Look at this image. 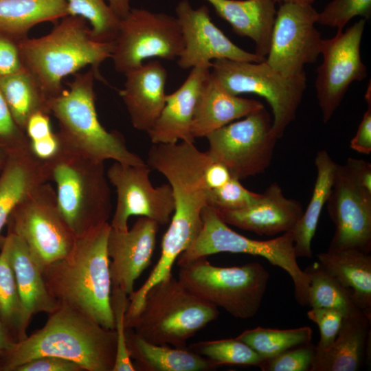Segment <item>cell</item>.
I'll list each match as a JSON object with an SVG mask.
<instances>
[{
  "mask_svg": "<svg viewBox=\"0 0 371 371\" xmlns=\"http://www.w3.org/2000/svg\"><path fill=\"white\" fill-rule=\"evenodd\" d=\"M7 154L0 149V171L2 169V167L4 164L5 160L6 159Z\"/></svg>",
  "mask_w": 371,
  "mask_h": 371,
  "instance_id": "db71d44e",
  "label": "cell"
},
{
  "mask_svg": "<svg viewBox=\"0 0 371 371\" xmlns=\"http://www.w3.org/2000/svg\"><path fill=\"white\" fill-rule=\"evenodd\" d=\"M110 229L106 223L76 237L67 255L42 272L48 292L60 306L80 312L106 329H114L107 251Z\"/></svg>",
  "mask_w": 371,
  "mask_h": 371,
  "instance_id": "6da1fadb",
  "label": "cell"
},
{
  "mask_svg": "<svg viewBox=\"0 0 371 371\" xmlns=\"http://www.w3.org/2000/svg\"><path fill=\"white\" fill-rule=\"evenodd\" d=\"M269 273L258 262L241 266L218 267L206 257L179 265L178 280L203 301L247 319L258 313Z\"/></svg>",
  "mask_w": 371,
  "mask_h": 371,
  "instance_id": "52a82bcc",
  "label": "cell"
},
{
  "mask_svg": "<svg viewBox=\"0 0 371 371\" xmlns=\"http://www.w3.org/2000/svg\"><path fill=\"white\" fill-rule=\"evenodd\" d=\"M344 166L355 182L371 194V164L363 159L350 157Z\"/></svg>",
  "mask_w": 371,
  "mask_h": 371,
  "instance_id": "bcb514c9",
  "label": "cell"
},
{
  "mask_svg": "<svg viewBox=\"0 0 371 371\" xmlns=\"http://www.w3.org/2000/svg\"><path fill=\"white\" fill-rule=\"evenodd\" d=\"M117 337L88 316L60 306L49 315L44 326L14 341L0 356V371H14L39 357L53 356L74 361L83 370L113 371Z\"/></svg>",
  "mask_w": 371,
  "mask_h": 371,
  "instance_id": "7a4b0ae2",
  "label": "cell"
},
{
  "mask_svg": "<svg viewBox=\"0 0 371 371\" xmlns=\"http://www.w3.org/2000/svg\"><path fill=\"white\" fill-rule=\"evenodd\" d=\"M218 315L217 307L198 297L172 274L147 291L141 310L126 328L150 343L184 348Z\"/></svg>",
  "mask_w": 371,
  "mask_h": 371,
  "instance_id": "8992f818",
  "label": "cell"
},
{
  "mask_svg": "<svg viewBox=\"0 0 371 371\" xmlns=\"http://www.w3.org/2000/svg\"><path fill=\"white\" fill-rule=\"evenodd\" d=\"M0 92L15 123L25 133L27 122L32 115L38 112L50 114L49 98L25 68L0 77Z\"/></svg>",
  "mask_w": 371,
  "mask_h": 371,
  "instance_id": "4dcf8cb0",
  "label": "cell"
},
{
  "mask_svg": "<svg viewBox=\"0 0 371 371\" xmlns=\"http://www.w3.org/2000/svg\"><path fill=\"white\" fill-rule=\"evenodd\" d=\"M188 347L210 359L217 366L221 365L259 366L263 360L251 348L236 337L201 341Z\"/></svg>",
  "mask_w": 371,
  "mask_h": 371,
  "instance_id": "e575fe53",
  "label": "cell"
},
{
  "mask_svg": "<svg viewBox=\"0 0 371 371\" xmlns=\"http://www.w3.org/2000/svg\"><path fill=\"white\" fill-rule=\"evenodd\" d=\"M312 334L309 326L283 330L257 327L243 331L236 338L247 344L264 360L311 341Z\"/></svg>",
  "mask_w": 371,
  "mask_h": 371,
  "instance_id": "836d02e7",
  "label": "cell"
},
{
  "mask_svg": "<svg viewBox=\"0 0 371 371\" xmlns=\"http://www.w3.org/2000/svg\"><path fill=\"white\" fill-rule=\"evenodd\" d=\"M106 0H65L69 15L85 19L91 26L93 36L101 42H113L120 19L113 13Z\"/></svg>",
  "mask_w": 371,
  "mask_h": 371,
  "instance_id": "d590c367",
  "label": "cell"
},
{
  "mask_svg": "<svg viewBox=\"0 0 371 371\" xmlns=\"http://www.w3.org/2000/svg\"><path fill=\"white\" fill-rule=\"evenodd\" d=\"M370 15L371 0H332L318 12L317 23L339 32L352 18L359 16L366 21Z\"/></svg>",
  "mask_w": 371,
  "mask_h": 371,
  "instance_id": "8d00e7d4",
  "label": "cell"
},
{
  "mask_svg": "<svg viewBox=\"0 0 371 371\" xmlns=\"http://www.w3.org/2000/svg\"><path fill=\"white\" fill-rule=\"evenodd\" d=\"M262 107L264 105L259 101L227 92L210 74L201 92L192 134L195 139L206 137L214 131Z\"/></svg>",
  "mask_w": 371,
  "mask_h": 371,
  "instance_id": "cb8c5ba5",
  "label": "cell"
},
{
  "mask_svg": "<svg viewBox=\"0 0 371 371\" xmlns=\"http://www.w3.org/2000/svg\"><path fill=\"white\" fill-rule=\"evenodd\" d=\"M366 21L361 19L344 32L324 39L323 60L317 69L315 89L325 124L340 105L350 84L367 77V68L360 54Z\"/></svg>",
  "mask_w": 371,
  "mask_h": 371,
  "instance_id": "5bb4252c",
  "label": "cell"
},
{
  "mask_svg": "<svg viewBox=\"0 0 371 371\" xmlns=\"http://www.w3.org/2000/svg\"><path fill=\"white\" fill-rule=\"evenodd\" d=\"M307 316L319 329L320 339L316 347L322 350L328 348L339 333L344 315L332 308H311Z\"/></svg>",
  "mask_w": 371,
  "mask_h": 371,
  "instance_id": "b9f144b4",
  "label": "cell"
},
{
  "mask_svg": "<svg viewBox=\"0 0 371 371\" xmlns=\"http://www.w3.org/2000/svg\"><path fill=\"white\" fill-rule=\"evenodd\" d=\"M128 303V297L126 293L117 287H112L111 304L117 337L116 357L113 371L136 370L126 342L124 319Z\"/></svg>",
  "mask_w": 371,
  "mask_h": 371,
  "instance_id": "74e56055",
  "label": "cell"
},
{
  "mask_svg": "<svg viewBox=\"0 0 371 371\" xmlns=\"http://www.w3.org/2000/svg\"><path fill=\"white\" fill-rule=\"evenodd\" d=\"M201 218V229L189 247L177 258L178 266L222 252L259 256L290 276L297 302L302 306L307 304L308 276L297 264L292 230L273 239L257 240L232 229L208 205L204 207Z\"/></svg>",
  "mask_w": 371,
  "mask_h": 371,
  "instance_id": "ba28073f",
  "label": "cell"
},
{
  "mask_svg": "<svg viewBox=\"0 0 371 371\" xmlns=\"http://www.w3.org/2000/svg\"><path fill=\"white\" fill-rule=\"evenodd\" d=\"M205 1L236 34L254 41L257 55L266 58L277 12L273 0Z\"/></svg>",
  "mask_w": 371,
  "mask_h": 371,
  "instance_id": "603a6c76",
  "label": "cell"
},
{
  "mask_svg": "<svg viewBox=\"0 0 371 371\" xmlns=\"http://www.w3.org/2000/svg\"><path fill=\"white\" fill-rule=\"evenodd\" d=\"M47 181L43 161L35 157L30 147L7 154L0 171V233L16 206Z\"/></svg>",
  "mask_w": 371,
  "mask_h": 371,
  "instance_id": "d4e9b609",
  "label": "cell"
},
{
  "mask_svg": "<svg viewBox=\"0 0 371 371\" xmlns=\"http://www.w3.org/2000/svg\"><path fill=\"white\" fill-rule=\"evenodd\" d=\"M260 195L247 190L232 177L221 187L208 190L207 205L216 210H240L254 204Z\"/></svg>",
  "mask_w": 371,
  "mask_h": 371,
  "instance_id": "f35d334b",
  "label": "cell"
},
{
  "mask_svg": "<svg viewBox=\"0 0 371 371\" xmlns=\"http://www.w3.org/2000/svg\"><path fill=\"white\" fill-rule=\"evenodd\" d=\"M371 317L360 311L344 316L339 333L327 349L316 347L310 371H357L366 356L370 342Z\"/></svg>",
  "mask_w": 371,
  "mask_h": 371,
  "instance_id": "7402d4cb",
  "label": "cell"
},
{
  "mask_svg": "<svg viewBox=\"0 0 371 371\" xmlns=\"http://www.w3.org/2000/svg\"><path fill=\"white\" fill-rule=\"evenodd\" d=\"M8 232L21 237L43 270L71 250L76 236L60 214L48 182L34 188L10 214Z\"/></svg>",
  "mask_w": 371,
  "mask_h": 371,
  "instance_id": "30bf717a",
  "label": "cell"
},
{
  "mask_svg": "<svg viewBox=\"0 0 371 371\" xmlns=\"http://www.w3.org/2000/svg\"><path fill=\"white\" fill-rule=\"evenodd\" d=\"M216 212L227 225L258 235L273 236L292 230L304 210L298 201L286 198L280 186L274 182L250 206Z\"/></svg>",
  "mask_w": 371,
  "mask_h": 371,
  "instance_id": "d6986e66",
  "label": "cell"
},
{
  "mask_svg": "<svg viewBox=\"0 0 371 371\" xmlns=\"http://www.w3.org/2000/svg\"><path fill=\"white\" fill-rule=\"evenodd\" d=\"M43 165L47 181L56 184L60 214L76 237L109 223L112 203L103 161L60 146Z\"/></svg>",
  "mask_w": 371,
  "mask_h": 371,
  "instance_id": "5b68a950",
  "label": "cell"
},
{
  "mask_svg": "<svg viewBox=\"0 0 371 371\" xmlns=\"http://www.w3.org/2000/svg\"><path fill=\"white\" fill-rule=\"evenodd\" d=\"M318 12L310 4L282 3L276 12L265 62L287 76L304 72L321 54L324 39L315 27Z\"/></svg>",
  "mask_w": 371,
  "mask_h": 371,
  "instance_id": "4fadbf2b",
  "label": "cell"
},
{
  "mask_svg": "<svg viewBox=\"0 0 371 371\" xmlns=\"http://www.w3.org/2000/svg\"><path fill=\"white\" fill-rule=\"evenodd\" d=\"M124 76V88L119 91V95L133 126L148 133L165 106L167 71L158 60H152Z\"/></svg>",
  "mask_w": 371,
  "mask_h": 371,
  "instance_id": "44dd1931",
  "label": "cell"
},
{
  "mask_svg": "<svg viewBox=\"0 0 371 371\" xmlns=\"http://www.w3.org/2000/svg\"><path fill=\"white\" fill-rule=\"evenodd\" d=\"M68 15L65 0H0V31L21 40L35 25Z\"/></svg>",
  "mask_w": 371,
  "mask_h": 371,
  "instance_id": "f546056e",
  "label": "cell"
},
{
  "mask_svg": "<svg viewBox=\"0 0 371 371\" xmlns=\"http://www.w3.org/2000/svg\"><path fill=\"white\" fill-rule=\"evenodd\" d=\"M159 225L140 216L130 229L119 231L111 227L107 241L112 287L128 295L134 290L135 280L150 265L153 255Z\"/></svg>",
  "mask_w": 371,
  "mask_h": 371,
  "instance_id": "ac0fdd59",
  "label": "cell"
},
{
  "mask_svg": "<svg viewBox=\"0 0 371 371\" xmlns=\"http://www.w3.org/2000/svg\"><path fill=\"white\" fill-rule=\"evenodd\" d=\"M315 351L316 346L310 341L264 359L258 367L262 371H310Z\"/></svg>",
  "mask_w": 371,
  "mask_h": 371,
  "instance_id": "ab89813d",
  "label": "cell"
},
{
  "mask_svg": "<svg viewBox=\"0 0 371 371\" xmlns=\"http://www.w3.org/2000/svg\"><path fill=\"white\" fill-rule=\"evenodd\" d=\"M94 70L76 73L57 96L49 99L50 114L57 120L56 133L60 146L88 158L104 161L112 159L124 164L142 166L146 163L127 147L117 131H107L99 121L95 107Z\"/></svg>",
  "mask_w": 371,
  "mask_h": 371,
  "instance_id": "277c9868",
  "label": "cell"
},
{
  "mask_svg": "<svg viewBox=\"0 0 371 371\" xmlns=\"http://www.w3.org/2000/svg\"><path fill=\"white\" fill-rule=\"evenodd\" d=\"M211 66L203 65L192 68L183 83L176 91L166 95L165 106L148 133L153 144L194 142L192 122Z\"/></svg>",
  "mask_w": 371,
  "mask_h": 371,
  "instance_id": "ffe728a7",
  "label": "cell"
},
{
  "mask_svg": "<svg viewBox=\"0 0 371 371\" xmlns=\"http://www.w3.org/2000/svg\"><path fill=\"white\" fill-rule=\"evenodd\" d=\"M113 43L111 58L115 71L124 75L147 59L178 58L183 49L176 16L144 8H131L120 20Z\"/></svg>",
  "mask_w": 371,
  "mask_h": 371,
  "instance_id": "8fae6325",
  "label": "cell"
},
{
  "mask_svg": "<svg viewBox=\"0 0 371 371\" xmlns=\"http://www.w3.org/2000/svg\"><path fill=\"white\" fill-rule=\"evenodd\" d=\"M52 133L49 114L43 112L32 115L25 126V133L30 141L44 138Z\"/></svg>",
  "mask_w": 371,
  "mask_h": 371,
  "instance_id": "7dc6e473",
  "label": "cell"
},
{
  "mask_svg": "<svg viewBox=\"0 0 371 371\" xmlns=\"http://www.w3.org/2000/svg\"><path fill=\"white\" fill-rule=\"evenodd\" d=\"M115 16L120 20L124 19L131 9L130 0H106Z\"/></svg>",
  "mask_w": 371,
  "mask_h": 371,
  "instance_id": "f907efd6",
  "label": "cell"
},
{
  "mask_svg": "<svg viewBox=\"0 0 371 371\" xmlns=\"http://www.w3.org/2000/svg\"><path fill=\"white\" fill-rule=\"evenodd\" d=\"M210 74L227 92L239 95L255 93L270 105L273 118L272 132L278 139L294 120L306 88V73L285 76L262 62L216 59Z\"/></svg>",
  "mask_w": 371,
  "mask_h": 371,
  "instance_id": "9c48e42d",
  "label": "cell"
},
{
  "mask_svg": "<svg viewBox=\"0 0 371 371\" xmlns=\"http://www.w3.org/2000/svg\"><path fill=\"white\" fill-rule=\"evenodd\" d=\"M29 147V138L15 123L0 92V149L8 154Z\"/></svg>",
  "mask_w": 371,
  "mask_h": 371,
  "instance_id": "60d3db41",
  "label": "cell"
},
{
  "mask_svg": "<svg viewBox=\"0 0 371 371\" xmlns=\"http://www.w3.org/2000/svg\"><path fill=\"white\" fill-rule=\"evenodd\" d=\"M232 175L227 167L217 161H211L204 171V179L208 190L218 188L225 184Z\"/></svg>",
  "mask_w": 371,
  "mask_h": 371,
  "instance_id": "681fc988",
  "label": "cell"
},
{
  "mask_svg": "<svg viewBox=\"0 0 371 371\" xmlns=\"http://www.w3.org/2000/svg\"><path fill=\"white\" fill-rule=\"evenodd\" d=\"M327 210L335 227L328 251H371V194L352 179L344 165L337 164Z\"/></svg>",
  "mask_w": 371,
  "mask_h": 371,
  "instance_id": "e0dca14e",
  "label": "cell"
},
{
  "mask_svg": "<svg viewBox=\"0 0 371 371\" xmlns=\"http://www.w3.org/2000/svg\"><path fill=\"white\" fill-rule=\"evenodd\" d=\"M304 271L308 276L307 304L311 308L335 309L344 316L361 311L355 304L351 292L318 261Z\"/></svg>",
  "mask_w": 371,
  "mask_h": 371,
  "instance_id": "d6a6232c",
  "label": "cell"
},
{
  "mask_svg": "<svg viewBox=\"0 0 371 371\" xmlns=\"http://www.w3.org/2000/svg\"><path fill=\"white\" fill-rule=\"evenodd\" d=\"M60 143L56 133L36 140H30V148L33 155L45 161L54 157L60 150Z\"/></svg>",
  "mask_w": 371,
  "mask_h": 371,
  "instance_id": "c3c4849f",
  "label": "cell"
},
{
  "mask_svg": "<svg viewBox=\"0 0 371 371\" xmlns=\"http://www.w3.org/2000/svg\"><path fill=\"white\" fill-rule=\"evenodd\" d=\"M181 27L183 49L177 58L183 69L198 65H212L216 59L259 63L265 58L235 45L212 22L205 5L194 8L188 0L180 1L175 8Z\"/></svg>",
  "mask_w": 371,
  "mask_h": 371,
  "instance_id": "2e32d148",
  "label": "cell"
},
{
  "mask_svg": "<svg viewBox=\"0 0 371 371\" xmlns=\"http://www.w3.org/2000/svg\"><path fill=\"white\" fill-rule=\"evenodd\" d=\"M275 2L280 3H295L300 4H310L312 5L315 0H273Z\"/></svg>",
  "mask_w": 371,
  "mask_h": 371,
  "instance_id": "f5cc1de1",
  "label": "cell"
},
{
  "mask_svg": "<svg viewBox=\"0 0 371 371\" xmlns=\"http://www.w3.org/2000/svg\"><path fill=\"white\" fill-rule=\"evenodd\" d=\"M20 42L21 39L0 31V77L24 69Z\"/></svg>",
  "mask_w": 371,
  "mask_h": 371,
  "instance_id": "7bdbcfd3",
  "label": "cell"
},
{
  "mask_svg": "<svg viewBox=\"0 0 371 371\" xmlns=\"http://www.w3.org/2000/svg\"><path fill=\"white\" fill-rule=\"evenodd\" d=\"M337 164L326 150L317 153L315 165L317 177L312 196L306 210L292 229L294 250L297 258H311V242L315 236L319 217L330 196Z\"/></svg>",
  "mask_w": 371,
  "mask_h": 371,
  "instance_id": "f1b7e54d",
  "label": "cell"
},
{
  "mask_svg": "<svg viewBox=\"0 0 371 371\" xmlns=\"http://www.w3.org/2000/svg\"><path fill=\"white\" fill-rule=\"evenodd\" d=\"M88 24L80 16L68 15L46 35L21 40L24 68L49 99L63 92L65 77L87 66L94 70L98 80L106 82L99 68L111 58L113 43L96 40Z\"/></svg>",
  "mask_w": 371,
  "mask_h": 371,
  "instance_id": "3957f363",
  "label": "cell"
},
{
  "mask_svg": "<svg viewBox=\"0 0 371 371\" xmlns=\"http://www.w3.org/2000/svg\"><path fill=\"white\" fill-rule=\"evenodd\" d=\"M0 316V356L14 342Z\"/></svg>",
  "mask_w": 371,
  "mask_h": 371,
  "instance_id": "816d5d0a",
  "label": "cell"
},
{
  "mask_svg": "<svg viewBox=\"0 0 371 371\" xmlns=\"http://www.w3.org/2000/svg\"><path fill=\"white\" fill-rule=\"evenodd\" d=\"M365 112L357 131L350 143V147L359 153L368 155L371 153V102Z\"/></svg>",
  "mask_w": 371,
  "mask_h": 371,
  "instance_id": "f6af8a7d",
  "label": "cell"
},
{
  "mask_svg": "<svg viewBox=\"0 0 371 371\" xmlns=\"http://www.w3.org/2000/svg\"><path fill=\"white\" fill-rule=\"evenodd\" d=\"M0 316L14 341H19L27 337L30 322L19 293L7 235L0 236Z\"/></svg>",
  "mask_w": 371,
  "mask_h": 371,
  "instance_id": "1f68e13d",
  "label": "cell"
},
{
  "mask_svg": "<svg viewBox=\"0 0 371 371\" xmlns=\"http://www.w3.org/2000/svg\"><path fill=\"white\" fill-rule=\"evenodd\" d=\"M318 262L352 293L357 306L371 317V256L355 249L322 252Z\"/></svg>",
  "mask_w": 371,
  "mask_h": 371,
  "instance_id": "83f0119b",
  "label": "cell"
},
{
  "mask_svg": "<svg viewBox=\"0 0 371 371\" xmlns=\"http://www.w3.org/2000/svg\"><path fill=\"white\" fill-rule=\"evenodd\" d=\"M10 256L21 301L27 319L39 313L52 314L60 305L48 292L42 269L25 241L19 236L7 233Z\"/></svg>",
  "mask_w": 371,
  "mask_h": 371,
  "instance_id": "484cf974",
  "label": "cell"
},
{
  "mask_svg": "<svg viewBox=\"0 0 371 371\" xmlns=\"http://www.w3.org/2000/svg\"><path fill=\"white\" fill-rule=\"evenodd\" d=\"M126 346L135 369L144 371H208L218 366L188 347L175 348L145 340L131 328H126Z\"/></svg>",
  "mask_w": 371,
  "mask_h": 371,
  "instance_id": "4316f807",
  "label": "cell"
},
{
  "mask_svg": "<svg viewBox=\"0 0 371 371\" xmlns=\"http://www.w3.org/2000/svg\"><path fill=\"white\" fill-rule=\"evenodd\" d=\"M148 164L133 166L114 161L106 170L109 181L115 188L116 206L111 227L126 231L130 216L147 217L159 225L171 220L174 209L172 190L169 183L154 187Z\"/></svg>",
  "mask_w": 371,
  "mask_h": 371,
  "instance_id": "9a60e30c",
  "label": "cell"
},
{
  "mask_svg": "<svg viewBox=\"0 0 371 371\" xmlns=\"http://www.w3.org/2000/svg\"><path fill=\"white\" fill-rule=\"evenodd\" d=\"M78 363L60 357L43 356L17 367L14 371H82Z\"/></svg>",
  "mask_w": 371,
  "mask_h": 371,
  "instance_id": "ee69618b",
  "label": "cell"
},
{
  "mask_svg": "<svg viewBox=\"0 0 371 371\" xmlns=\"http://www.w3.org/2000/svg\"><path fill=\"white\" fill-rule=\"evenodd\" d=\"M206 151L239 180L263 173L270 166L277 138L267 110L260 109L230 122L206 137Z\"/></svg>",
  "mask_w": 371,
  "mask_h": 371,
  "instance_id": "7c38bea8",
  "label": "cell"
}]
</instances>
